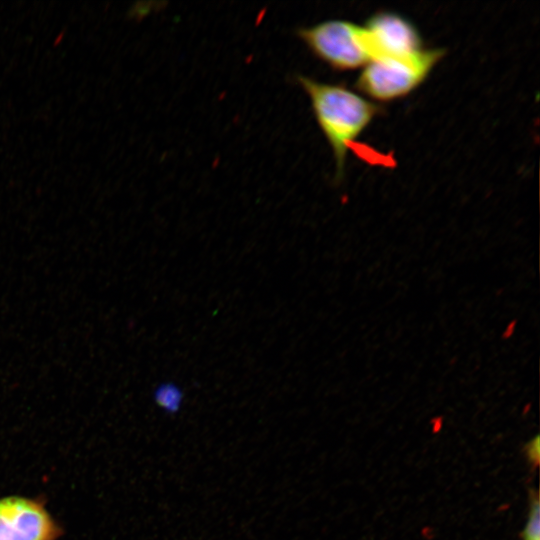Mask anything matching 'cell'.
Here are the masks:
<instances>
[{"instance_id": "6", "label": "cell", "mask_w": 540, "mask_h": 540, "mask_svg": "<svg viewBox=\"0 0 540 540\" xmlns=\"http://www.w3.org/2000/svg\"><path fill=\"white\" fill-rule=\"evenodd\" d=\"M521 537L522 540H540V502L535 490L530 491L529 513Z\"/></svg>"}, {"instance_id": "4", "label": "cell", "mask_w": 540, "mask_h": 540, "mask_svg": "<svg viewBox=\"0 0 540 540\" xmlns=\"http://www.w3.org/2000/svg\"><path fill=\"white\" fill-rule=\"evenodd\" d=\"M362 28L369 62L406 56L424 48L415 25L395 12L379 11Z\"/></svg>"}, {"instance_id": "8", "label": "cell", "mask_w": 540, "mask_h": 540, "mask_svg": "<svg viewBox=\"0 0 540 540\" xmlns=\"http://www.w3.org/2000/svg\"><path fill=\"white\" fill-rule=\"evenodd\" d=\"M525 452L529 461L537 466L539 464L540 457V440L539 436L531 439L525 446Z\"/></svg>"}, {"instance_id": "5", "label": "cell", "mask_w": 540, "mask_h": 540, "mask_svg": "<svg viewBox=\"0 0 540 540\" xmlns=\"http://www.w3.org/2000/svg\"><path fill=\"white\" fill-rule=\"evenodd\" d=\"M59 535L42 503L22 496L0 498V540H56Z\"/></svg>"}, {"instance_id": "3", "label": "cell", "mask_w": 540, "mask_h": 540, "mask_svg": "<svg viewBox=\"0 0 540 540\" xmlns=\"http://www.w3.org/2000/svg\"><path fill=\"white\" fill-rule=\"evenodd\" d=\"M297 35L317 58L334 70H354L369 63L363 28L353 22L330 19L301 27Z\"/></svg>"}, {"instance_id": "2", "label": "cell", "mask_w": 540, "mask_h": 540, "mask_svg": "<svg viewBox=\"0 0 540 540\" xmlns=\"http://www.w3.org/2000/svg\"><path fill=\"white\" fill-rule=\"evenodd\" d=\"M444 55L442 48L424 47L406 56L371 61L362 68L355 86L376 101L402 98L425 81Z\"/></svg>"}, {"instance_id": "7", "label": "cell", "mask_w": 540, "mask_h": 540, "mask_svg": "<svg viewBox=\"0 0 540 540\" xmlns=\"http://www.w3.org/2000/svg\"><path fill=\"white\" fill-rule=\"evenodd\" d=\"M181 400V391L173 384H163L155 391L157 404L170 412L179 408Z\"/></svg>"}, {"instance_id": "1", "label": "cell", "mask_w": 540, "mask_h": 540, "mask_svg": "<svg viewBox=\"0 0 540 540\" xmlns=\"http://www.w3.org/2000/svg\"><path fill=\"white\" fill-rule=\"evenodd\" d=\"M311 101L316 121L331 146L336 178L343 177L348 150L382 111L381 106L341 85L296 76Z\"/></svg>"}]
</instances>
